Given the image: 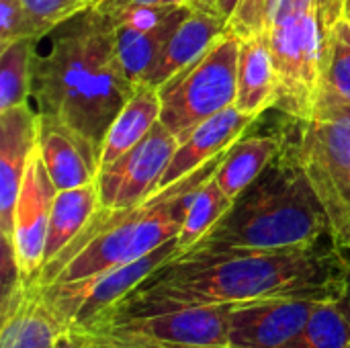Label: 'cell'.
<instances>
[{
	"label": "cell",
	"mask_w": 350,
	"mask_h": 348,
	"mask_svg": "<svg viewBox=\"0 0 350 348\" xmlns=\"http://www.w3.org/2000/svg\"><path fill=\"white\" fill-rule=\"evenodd\" d=\"M135 88L121 68L115 27L94 6L72 14L33 43L31 98L37 113L70 127L98 160L111 123Z\"/></svg>",
	"instance_id": "1"
},
{
	"label": "cell",
	"mask_w": 350,
	"mask_h": 348,
	"mask_svg": "<svg viewBox=\"0 0 350 348\" xmlns=\"http://www.w3.org/2000/svg\"><path fill=\"white\" fill-rule=\"evenodd\" d=\"M349 267L332 238L277 252L172 258L125 299L172 306H236L275 297L336 302Z\"/></svg>",
	"instance_id": "2"
},
{
	"label": "cell",
	"mask_w": 350,
	"mask_h": 348,
	"mask_svg": "<svg viewBox=\"0 0 350 348\" xmlns=\"http://www.w3.org/2000/svg\"><path fill=\"white\" fill-rule=\"evenodd\" d=\"M326 238H332L328 213L285 144L209 234L174 258L277 252L312 246Z\"/></svg>",
	"instance_id": "3"
},
{
	"label": "cell",
	"mask_w": 350,
	"mask_h": 348,
	"mask_svg": "<svg viewBox=\"0 0 350 348\" xmlns=\"http://www.w3.org/2000/svg\"><path fill=\"white\" fill-rule=\"evenodd\" d=\"M219 164L221 156L135 207H100L86 228L55 258L43 265L37 281L41 285L80 281L133 263L178 238L195 193L215 174Z\"/></svg>",
	"instance_id": "4"
},
{
	"label": "cell",
	"mask_w": 350,
	"mask_h": 348,
	"mask_svg": "<svg viewBox=\"0 0 350 348\" xmlns=\"http://www.w3.org/2000/svg\"><path fill=\"white\" fill-rule=\"evenodd\" d=\"M240 43L226 31L197 62L183 68L158 88L160 121L185 142L201 123L236 105Z\"/></svg>",
	"instance_id": "5"
},
{
	"label": "cell",
	"mask_w": 350,
	"mask_h": 348,
	"mask_svg": "<svg viewBox=\"0 0 350 348\" xmlns=\"http://www.w3.org/2000/svg\"><path fill=\"white\" fill-rule=\"evenodd\" d=\"M232 308V304L172 306L125 299L90 332V336L119 343L230 345Z\"/></svg>",
	"instance_id": "6"
},
{
	"label": "cell",
	"mask_w": 350,
	"mask_h": 348,
	"mask_svg": "<svg viewBox=\"0 0 350 348\" xmlns=\"http://www.w3.org/2000/svg\"><path fill=\"white\" fill-rule=\"evenodd\" d=\"M299 137L285 142L324 205L336 246L350 238V119L297 121Z\"/></svg>",
	"instance_id": "7"
},
{
	"label": "cell",
	"mask_w": 350,
	"mask_h": 348,
	"mask_svg": "<svg viewBox=\"0 0 350 348\" xmlns=\"http://www.w3.org/2000/svg\"><path fill=\"white\" fill-rule=\"evenodd\" d=\"M178 254V238L111 271L59 285H41L64 330L90 334L133 289Z\"/></svg>",
	"instance_id": "8"
},
{
	"label": "cell",
	"mask_w": 350,
	"mask_h": 348,
	"mask_svg": "<svg viewBox=\"0 0 350 348\" xmlns=\"http://www.w3.org/2000/svg\"><path fill=\"white\" fill-rule=\"evenodd\" d=\"M267 33L277 76L273 107L281 109L291 121L314 119L324 51L318 12L273 21Z\"/></svg>",
	"instance_id": "9"
},
{
	"label": "cell",
	"mask_w": 350,
	"mask_h": 348,
	"mask_svg": "<svg viewBox=\"0 0 350 348\" xmlns=\"http://www.w3.org/2000/svg\"><path fill=\"white\" fill-rule=\"evenodd\" d=\"M178 144L176 135L158 121L135 148L103 166L96 174L100 207L129 209L152 197Z\"/></svg>",
	"instance_id": "10"
},
{
	"label": "cell",
	"mask_w": 350,
	"mask_h": 348,
	"mask_svg": "<svg viewBox=\"0 0 350 348\" xmlns=\"http://www.w3.org/2000/svg\"><path fill=\"white\" fill-rule=\"evenodd\" d=\"M55 193L57 191L45 170L39 150L35 148L14 205L12 238L10 244L4 246V254L12 258L16 275L23 279H37L43 269Z\"/></svg>",
	"instance_id": "11"
},
{
	"label": "cell",
	"mask_w": 350,
	"mask_h": 348,
	"mask_svg": "<svg viewBox=\"0 0 350 348\" xmlns=\"http://www.w3.org/2000/svg\"><path fill=\"white\" fill-rule=\"evenodd\" d=\"M320 302L312 297H275L236 304L230 314V345L283 348L301 332Z\"/></svg>",
	"instance_id": "12"
},
{
	"label": "cell",
	"mask_w": 350,
	"mask_h": 348,
	"mask_svg": "<svg viewBox=\"0 0 350 348\" xmlns=\"http://www.w3.org/2000/svg\"><path fill=\"white\" fill-rule=\"evenodd\" d=\"M64 332L41 283L14 275L2 297L0 348H55Z\"/></svg>",
	"instance_id": "13"
},
{
	"label": "cell",
	"mask_w": 350,
	"mask_h": 348,
	"mask_svg": "<svg viewBox=\"0 0 350 348\" xmlns=\"http://www.w3.org/2000/svg\"><path fill=\"white\" fill-rule=\"evenodd\" d=\"M37 109L29 101L0 111V232L4 246L12 238L14 205L29 158L37 148Z\"/></svg>",
	"instance_id": "14"
},
{
	"label": "cell",
	"mask_w": 350,
	"mask_h": 348,
	"mask_svg": "<svg viewBox=\"0 0 350 348\" xmlns=\"http://www.w3.org/2000/svg\"><path fill=\"white\" fill-rule=\"evenodd\" d=\"M37 115V150L55 191L94 183L100 168L98 154L57 119Z\"/></svg>",
	"instance_id": "15"
},
{
	"label": "cell",
	"mask_w": 350,
	"mask_h": 348,
	"mask_svg": "<svg viewBox=\"0 0 350 348\" xmlns=\"http://www.w3.org/2000/svg\"><path fill=\"white\" fill-rule=\"evenodd\" d=\"M254 121H256L254 117L242 113L234 105V107L221 111L219 115L211 117L209 121L201 123L185 142L178 144L168 168L164 170V174L160 178L156 193L168 189L176 180L193 174L195 170H199L213 158L228 152Z\"/></svg>",
	"instance_id": "16"
},
{
	"label": "cell",
	"mask_w": 350,
	"mask_h": 348,
	"mask_svg": "<svg viewBox=\"0 0 350 348\" xmlns=\"http://www.w3.org/2000/svg\"><path fill=\"white\" fill-rule=\"evenodd\" d=\"M226 31L228 21L217 10L191 6L183 23L168 37L156 66L152 68L144 84L160 88L183 68L197 62Z\"/></svg>",
	"instance_id": "17"
},
{
	"label": "cell",
	"mask_w": 350,
	"mask_h": 348,
	"mask_svg": "<svg viewBox=\"0 0 350 348\" xmlns=\"http://www.w3.org/2000/svg\"><path fill=\"white\" fill-rule=\"evenodd\" d=\"M277 98V76L271 57L269 33L242 37L238 57V94L236 107L258 119Z\"/></svg>",
	"instance_id": "18"
},
{
	"label": "cell",
	"mask_w": 350,
	"mask_h": 348,
	"mask_svg": "<svg viewBox=\"0 0 350 348\" xmlns=\"http://www.w3.org/2000/svg\"><path fill=\"white\" fill-rule=\"evenodd\" d=\"M285 137L279 133L271 135H242L224 156L215 170V180L221 191L236 201L281 154Z\"/></svg>",
	"instance_id": "19"
},
{
	"label": "cell",
	"mask_w": 350,
	"mask_h": 348,
	"mask_svg": "<svg viewBox=\"0 0 350 348\" xmlns=\"http://www.w3.org/2000/svg\"><path fill=\"white\" fill-rule=\"evenodd\" d=\"M158 121H160L158 88L139 84L105 135V142L100 146V160H98L100 168L113 164L131 148H135Z\"/></svg>",
	"instance_id": "20"
},
{
	"label": "cell",
	"mask_w": 350,
	"mask_h": 348,
	"mask_svg": "<svg viewBox=\"0 0 350 348\" xmlns=\"http://www.w3.org/2000/svg\"><path fill=\"white\" fill-rule=\"evenodd\" d=\"M350 107V21L342 18L324 39L322 80L314 119H328Z\"/></svg>",
	"instance_id": "21"
},
{
	"label": "cell",
	"mask_w": 350,
	"mask_h": 348,
	"mask_svg": "<svg viewBox=\"0 0 350 348\" xmlns=\"http://www.w3.org/2000/svg\"><path fill=\"white\" fill-rule=\"evenodd\" d=\"M191 10V4L176 6L166 21H162L152 31H131V29H115L117 35V55L121 62V68L125 76L135 84H144L152 68L156 66L168 37L176 31V27L183 23L187 12Z\"/></svg>",
	"instance_id": "22"
},
{
	"label": "cell",
	"mask_w": 350,
	"mask_h": 348,
	"mask_svg": "<svg viewBox=\"0 0 350 348\" xmlns=\"http://www.w3.org/2000/svg\"><path fill=\"white\" fill-rule=\"evenodd\" d=\"M98 209H100V197H98L96 180L84 187L57 191L49 217L45 263L55 258L86 228V224L92 219V215Z\"/></svg>",
	"instance_id": "23"
},
{
	"label": "cell",
	"mask_w": 350,
	"mask_h": 348,
	"mask_svg": "<svg viewBox=\"0 0 350 348\" xmlns=\"http://www.w3.org/2000/svg\"><path fill=\"white\" fill-rule=\"evenodd\" d=\"M213 176L195 193V197L191 201V207L187 211L185 224L178 234V254L191 250L201 238H205L209 234V230L234 205V201L221 191V187L217 185V180Z\"/></svg>",
	"instance_id": "24"
},
{
	"label": "cell",
	"mask_w": 350,
	"mask_h": 348,
	"mask_svg": "<svg viewBox=\"0 0 350 348\" xmlns=\"http://www.w3.org/2000/svg\"><path fill=\"white\" fill-rule=\"evenodd\" d=\"M33 43V37H23L0 47V111L31 98Z\"/></svg>",
	"instance_id": "25"
},
{
	"label": "cell",
	"mask_w": 350,
	"mask_h": 348,
	"mask_svg": "<svg viewBox=\"0 0 350 348\" xmlns=\"http://www.w3.org/2000/svg\"><path fill=\"white\" fill-rule=\"evenodd\" d=\"M283 348H350V324L336 302H320L301 328Z\"/></svg>",
	"instance_id": "26"
},
{
	"label": "cell",
	"mask_w": 350,
	"mask_h": 348,
	"mask_svg": "<svg viewBox=\"0 0 350 348\" xmlns=\"http://www.w3.org/2000/svg\"><path fill=\"white\" fill-rule=\"evenodd\" d=\"M23 4L37 37L88 6L86 0H23Z\"/></svg>",
	"instance_id": "27"
},
{
	"label": "cell",
	"mask_w": 350,
	"mask_h": 348,
	"mask_svg": "<svg viewBox=\"0 0 350 348\" xmlns=\"http://www.w3.org/2000/svg\"><path fill=\"white\" fill-rule=\"evenodd\" d=\"M277 0H240L234 16L228 23V31L238 37H250L269 29Z\"/></svg>",
	"instance_id": "28"
},
{
	"label": "cell",
	"mask_w": 350,
	"mask_h": 348,
	"mask_svg": "<svg viewBox=\"0 0 350 348\" xmlns=\"http://www.w3.org/2000/svg\"><path fill=\"white\" fill-rule=\"evenodd\" d=\"M183 6V4H180ZM172 4H135L123 8L115 14H107L115 29H131V31H152L174 10ZM105 14V12H103Z\"/></svg>",
	"instance_id": "29"
},
{
	"label": "cell",
	"mask_w": 350,
	"mask_h": 348,
	"mask_svg": "<svg viewBox=\"0 0 350 348\" xmlns=\"http://www.w3.org/2000/svg\"><path fill=\"white\" fill-rule=\"evenodd\" d=\"M23 37L37 39L23 0H0V47Z\"/></svg>",
	"instance_id": "30"
},
{
	"label": "cell",
	"mask_w": 350,
	"mask_h": 348,
	"mask_svg": "<svg viewBox=\"0 0 350 348\" xmlns=\"http://www.w3.org/2000/svg\"><path fill=\"white\" fill-rule=\"evenodd\" d=\"M318 2V23L322 31V39L330 35V31L347 18V0H316Z\"/></svg>",
	"instance_id": "31"
},
{
	"label": "cell",
	"mask_w": 350,
	"mask_h": 348,
	"mask_svg": "<svg viewBox=\"0 0 350 348\" xmlns=\"http://www.w3.org/2000/svg\"><path fill=\"white\" fill-rule=\"evenodd\" d=\"M135 4H160V0H90L88 6H94L96 10H100L105 14H115L123 8H129Z\"/></svg>",
	"instance_id": "32"
},
{
	"label": "cell",
	"mask_w": 350,
	"mask_h": 348,
	"mask_svg": "<svg viewBox=\"0 0 350 348\" xmlns=\"http://www.w3.org/2000/svg\"><path fill=\"white\" fill-rule=\"evenodd\" d=\"M90 345V336L82 334V332H74V330H66L59 338L55 348H88Z\"/></svg>",
	"instance_id": "33"
},
{
	"label": "cell",
	"mask_w": 350,
	"mask_h": 348,
	"mask_svg": "<svg viewBox=\"0 0 350 348\" xmlns=\"http://www.w3.org/2000/svg\"><path fill=\"white\" fill-rule=\"evenodd\" d=\"M125 345H133L137 348H236L232 345H164V343H125Z\"/></svg>",
	"instance_id": "34"
},
{
	"label": "cell",
	"mask_w": 350,
	"mask_h": 348,
	"mask_svg": "<svg viewBox=\"0 0 350 348\" xmlns=\"http://www.w3.org/2000/svg\"><path fill=\"white\" fill-rule=\"evenodd\" d=\"M347 258L350 260V256H347ZM336 304H338V308L342 310V314L347 316L350 324V267L349 273H347V279H345V285H342V291H340V297L336 299Z\"/></svg>",
	"instance_id": "35"
},
{
	"label": "cell",
	"mask_w": 350,
	"mask_h": 348,
	"mask_svg": "<svg viewBox=\"0 0 350 348\" xmlns=\"http://www.w3.org/2000/svg\"><path fill=\"white\" fill-rule=\"evenodd\" d=\"M90 336V334H88ZM88 348H137L133 345H125V343H119V340H109V338H96V336H90V345Z\"/></svg>",
	"instance_id": "36"
},
{
	"label": "cell",
	"mask_w": 350,
	"mask_h": 348,
	"mask_svg": "<svg viewBox=\"0 0 350 348\" xmlns=\"http://www.w3.org/2000/svg\"><path fill=\"white\" fill-rule=\"evenodd\" d=\"M191 6H201V8H213L215 10V0H189Z\"/></svg>",
	"instance_id": "37"
},
{
	"label": "cell",
	"mask_w": 350,
	"mask_h": 348,
	"mask_svg": "<svg viewBox=\"0 0 350 348\" xmlns=\"http://www.w3.org/2000/svg\"><path fill=\"white\" fill-rule=\"evenodd\" d=\"M328 119H350V107L349 109H342V111H338L336 115H332V117H328Z\"/></svg>",
	"instance_id": "38"
},
{
	"label": "cell",
	"mask_w": 350,
	"mask_h": 348,
	"mask_svg": "<svg viewBox=\"0 0 350 348\" xmlns=\"http://www.w3.org/2000/svg\"><path fill=\"white\" fill-rule=\"evenodd\" d=\"M160 4H172V6H180V4H189V0H160Z\"/></svg>",
	"instance_id": "39"
},
{
	"label": "cell",
	"mask_w": 350,
	"mask_h": 348,
	"mask_svg": "<svg viewBox=\"0 0 350 348\" xmlns=\"http://www.w3.org/2000/svg\"><path fill=\"white\" fill-rule=\"evenodd\" d=\"M338 248H340V250H342L345 254H350V238L347 240V242H345V244H340Z\"/></svg>",
	"instance_id": "40"
},
{
	"label": "cell",
	"mask_w": 350,
	"mask_h": 348,
	"mask_svg": "<svg viewBox=\"0 0 350 348\" xmlns=\"http://www.w3.org/2000/svg\"><path fill=\"white\" fill-rule=\"evenodd\" d=\"M347 18L350 21V0H347Z\"/></svg>",
	"instance_id": "41"
},
{
	"label": "cell",
	"mask_w": 350,
	"mask_h": 348,
	"mask_svg": "<svg viewBox=\"0 0 350 348\" xmlns=\"http://www.w3.org/2000/svg\"><path fill=\"white\" fill-rule=\"evenodd\" d=\"M86 2H88V4H90V0H86Z\"/></svg>",
	"instance_id": "42"
}]
</instances>
